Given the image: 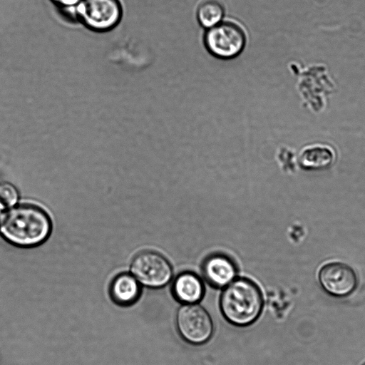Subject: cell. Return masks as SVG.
I'll list each match as a JSON object with an SVG mask.
<instances>
[{
  "mask_svg": "<svg viewBox=\"0 0 365 365\" xmlns=\"http://www.w3.org/2000/svg\"><path fill=\"white\" fill-rule=\"evenodd\" d=\"M247 36L243 28L233 21H222L207 29L204 36V44L215 57L229 60L239 56L244 50Z\"/></svg>",
  "mask_w": 365,
  "mask_h": 365,
  "instance_id": "obj_3",
  "label": "cell"
},
{
  "mask_svg": "<svg viewBox=\"0 0 365 365\" xmlns=\"http://www.w3.org/2000/svg\"><path fill=\"white\" fill-rule=\"evenodd\" d=\"M141 284L130 272L115 275L109 285V295L112 301L120 307H130L140 297Z\"/></svg>",
  "mask_w": 365,
  "mask_h": 365,
  "instance_id": "obj_9",
  "label": "cell"
},
{
  "mask_svg": "<svg viewBox=\"0 0 365 365\" xmlns=\"http://www.w3.org/2000/svg\"><path fill=\"white\" fill-rule=\"evenodd\" d=\"M222 289L220 309L227 322L243 327L257 321L262 313L264 299L259 287L253 281L237 277Z\"/></svg>",
  "mask_w": 365,
  "mask_h": 365,
  "instance_id": "obj_2",
  "label": "cell"
},
{
  "mask_svg": "<svg viewBox=\"0 0 365 365\" xmlns=\"http://www.w3.org/2000/svg\"><path fill=\"white\" fill-rule=\"evenodd\" d=\"M175 324L181 338L192 345L205 344L214 331L210 314L197 303L182 304L176 312Z\"/></svg>",
  "mask_w": 365,
  "mask_h": 365,
  "instance_id": "obj_5",
  "label": "cell"
},
{
  "mask_svg": "<svg viewBox=\"0 0 365 365\" xmlns=\"http://www.w3.org/2000/svg\"><path fill=\"white\" fill-rule=\"evenodd\" d=\"M130 273L142 286L159 289L173 278V267L168 259L153 250H143L135 255L130 262Z\"/></svg>",
  "mask_w": 365,
  "mask_h": 365,
  "instance_id": "obj_4",
  "label": "cell"
},
{
  "mask_svg": "<svg viewBox=\"0 0 365 365\" xmlns=\"http://www.w3.org/2000/svg\"><path fill=\"white\" fill-rule=\"evenodd\" d=\"M75 14L88 29L106 32L120 22L123 7L120 0H81L75 9Z\"/></svg>",
  "mask_w": 365,
  "mask_h": 365,
  "instance_id": "obj_6",
  "label": "cell"
},
{
  "mask_svg": "<svg viewBox=\"0 0 365 365\" xmlns=\"http://www.w3.org/2000/svg\"><path fill=\"white\" fill-rule=\"evenodd\" d=\"M318 279L324 291L336 298L350 295L358 284L354 269L340 262H331L323 265L319 271Z\"/></svg>",
  "mask_w": 365,
  "mask_h": 365,
  "instance_id": "obj_7",
  "label": "cell"
},
{
  "mask_svg": "<svg viewBox=\"0 0 365 365\" xmlns=\"http://www.w3.org/2000/svg\"><path fill=\"white\" fill-rule=\"evenodd\" d=\"M202 273L206 282L215 288H224L237 278L235 262L224 254L207 256L202 264Z\"/></svg>",
  "mask_w": 365,
  "mask_h": 365,
  "instance_id": "obj_8",
  "label": "cell"
},
{
  "mask_svg": "<svg viewBox=\"0 0 365 365\" xmlns=\"http://www.w3.org/2000/svg\"><path fill=\"white\" fill-rule=\"evenodd\" d=\"M173 297L182 304L200 302L205 294L201 278L191 272H184L176 276L171 286Z\"/></svg>",
  "mask_w": 365,
  "mask_h": 365,
  "instance_id": "obj_10",
  "label": "cell"
},
{
  "mask_svg": "<svg viewBox=\"0 0 365 365\" xmlns=\"http://www.w3.org/2000/svg\"><path fill=\"white\" fill-rule=\"evenodd\" d=\"M52 221L41 207L16 204L5 212L0 221V232L10 244L31 248L42 245L52 232Z\"/></svg>",
  "mask_w": 365,
  "mask_h": 365,
  "instance_id": "obj_1",
  "label": "cell"
},
{
  "mask_svg": "<svg viewBox=\"0 0 365 365\" xmlns=\"http://www.w3.org/2000/svg\"><path fill=\"white\" fill-rule=\"evenodd\" d=\"M334 157V153L330 148L314 146L303 151L300 156V164L307 169H323L333 163Z\"/></svg>",
  "mask_w": 365,
  "mask_h": 365,
  "instance_id": "obj_11",
  "label": "cell"
},
{
  "mask_svg": "<svg viewBox=\"0 0 365 365\" xmlns=\"http://www.w3.org/2000/svg\"><path fill=\"white\" fill-rule=\"evenodd\" d=\"M50 1L61 9H71L73 10H75L76 6L81 2V0H50Z\"/></svg>",
  "mask_w": 365,
  "mask_h": 365,
  "instance_id": "obj_14",
  "label": "cell"
},
{
  "mask_svg": "<svg viewBox=\"0 0 365 365\" xmlns=\"http://www.w3.org/2000/svg\"><path fill=\"white\" fill-rule=\"evenodd\" d=\"M19 197V192L14 185L6 182H0V202L6 207L16 205Z\"/></svg>",
  "mask_w": 365,
  "mask_h": 365,
  "instance_id": "obj_13",
  "label": "cell"
},
{
  "mask_svg": "<svg viewBox=\"0 0 365 365\" xmlns=\"http://www.w3.org/2000/svg\"><path fill=\"white\" fill-rule=\"evenodd\" d=\"M6 207L0 202V221L2 218V216L4 213V208Z\"/></svg>",
  "mask_w": 365,
  "mask_h": 365,
  "instance_id": "obj_15",
  "label": "cell"
},
{
  "mask_svg": "<svg viewBox=\"0 0 365 365\" xmlns=\"http://www.w3.org/2000/svg\"><path fill=\"white\" fill-rule=\"evenodd\" d=\"M225 14L223 5L217 0H205L197 9V19L204 28L210 29L220 23Z\"/></svg>",
  "mask_w": 365,
  "mask_h": 365,
  "instance_id": "obj_12",
  "label": "cell"
},
{
  "mask_svg": "<svg viewBox=\"0 0 365 365\" xmlns=\"http://www.w3.org/2000/svg\"><path fill=\"white\" fill-rule=\"evenodd\" d=\"M362 365H365V363H364V364H363Z\"/></svg>",
  "mask_w": 365,
  "mask_h": 365,
  "instance_id": "obj_16",
  "label": "cell"
}]
</instances>
